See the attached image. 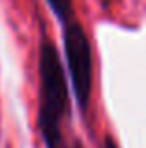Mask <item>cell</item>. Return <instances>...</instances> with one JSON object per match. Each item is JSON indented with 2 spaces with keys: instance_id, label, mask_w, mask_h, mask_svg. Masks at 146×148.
I'll return each mask as SVG.
<instances>
[{
  "instance_id": "obj_5",
  "label": "cell",
  "mask_w": 146,
  "mask_h": 148,
  "mask_svg": "<svg viewBox=\"0 0 146 148\" xmlns=\"http://www.w3.org/2000/svg\"><path fill=\"white\" fill-rule=\"evenodd\" d=\"M73 148H83V146H81L79 143H75V145H73Z\"/></svg>"
},
{
  "instance_id": "obj_1",
  "label": "cell",
  "mask_w": 146,
  "mask_h": 148,
  "mask_svg": "<svg viewBox=\"0 0 146 148\" xmlns=\"http://www.w3.org/2000/svg\"><path fill=\"white\" fill-rule=\"evenodd\" d=\"M70 116L68 81L55 43L41 41L40 47V112L38 126L47 148H66L62 122Z\"/></svg>"
},
{
  "instance_id": "obj_3",
  "label": "cell",
  "mask_w": 146,
  "mask_h": 148,
  "mask_svg": "<svg viewBox=\"0 0 146 148\" xmlns=\"http://www.w3.org/2000/svg\"><path fill=\"white\" fill-rule=\"evenodd\" d=\"M51 10L55 11V15L58 17V21L66 23L73 21V2L71 0H47Z\"/></svg>"
},
{
  "instance_id": "obj_2",
  "label": "cell",
  "mask_w": 146,
  "mask_h": 148,
  "mask_svg": "<svg viewBox=\"0 0 146 148\" xmlns=\"http://www.w3.org/2000/svg\"><path fill=\"white\" fill-rule=\"evenodd\" d=\"M64 54H66L68 73L71 81V90L77 99L81 112L88 111L92 94V47L88 34L79 21H70L64 25L62 32Z\"/></svg>"
},
{
  "instance_id": "obj_4",
  "label": "cell",
  "mask_w": 146,
  "mask_h": 148,
  "mask_svg": "<svg viewBox=\"0 0 146 148\" xmlns=\"http://www.w3.org/2000/svg\"><path fill=\"white\" fill-rule=\"evenodd\" d=\"M101 148H118L116 141L113 139V135H105V139H103V143H101Z\"/></svg>"
}]
</instances>
